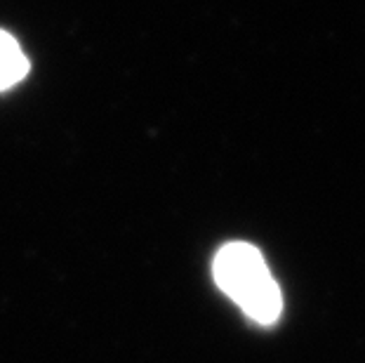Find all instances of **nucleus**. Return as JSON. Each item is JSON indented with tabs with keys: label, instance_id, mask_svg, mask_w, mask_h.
Wrapping results in <instances>:
<instances>
[{
	"label": "nucleus",
	"instance_id": "f257e3e1",
	"mask_svg": "<svg viewBox=\"0 0 365 363\" xmlns=\"http://www.w3.org/2000/svg\"><path fill=\"white\" fill-rule=\"evenodd\" d=\"M215 283L257 326H274L283 314L281 285L259 248L245 241L222 245L212 262Z\"/></svg>",
	"mask_w": 365,
	"mask_h": 363
},
{
	"label": "nucleus",
	"instance_id": "f03ea898",
	"mask_svg": "<svg viewBox=\"0 0 365 363\" xmlns=\"http://www.w3.org/2000/svg\"><path fill=\"white\" fill-rule=\"evenodd\" d=\"M29 73V57L17 38L0 29V92L14 88Z\"/></svg>",
	"mask_w": 365,
	"mask_h": 363
}]
</instances>
